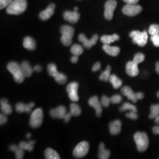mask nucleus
<instances>
[{"label":"nucleus","mask_w":159,"mask_h":159,"mask_svg":"<svg viewBox=\"0 0 159 159\" xmlns=\"http://www.w3.org/2000/svg\"><path fill=\"white\" fill-rule=\"evenodd\" d=\"M117 7L116 0H108L104 7V17L107 20H111L113 17V12Z\"/></svg>","instance_id":"obj_9"},{"label":"nucleus","mask_w":159,"mask_h":159,"mask_svg":"<svg viewBox=\"0 0 159 159\" xmlns=\"http://www.w3.org/2000/svg\"><path fill=\"white\" fill-rule=\"evenodd\" d=\"M1 110L2 113L6 115H10L12 112L11 106L8 102V100L6 98H2L0 102Z\"/></svg>","instance_id":"obj_22"},{"label":"nucleus","mask_w":159,"mask_h":159,"mask_svg":"<svg viewBox=\"0 0 159 159\" xmlns=\"http://www.w3.org/2000/svg\"><path fill=\"white\" fill-rule=\"evenodd\" d=\"M64 19L69 23L75 24L79 21L80 14L77 11H66L63 14Z\"/></svg>","instance_id":"obj_16"},{"label":"nucleus","mask_w":159,"mask_h":159,"mask_svg":"<svg viewBox=\"0 0 159 159\" xmlns=\"http://www.w3.org/2000/svg\"><path fill=\"white\" fill-rule=\"evenodd\" d=\"M78 60H79V56H77L73 55V56L71 58V62L72 63L75 64L78 61Z\"/></svg>","instance_id":"obj_49"},{"label":"nucleus","mask_w":159,"mask_h":159,"mask_svg":"<svg viewBox=\"0 0 159 159\" xmlns=\"http://www.w3.org/2000/svg\"><path fill=\"white\" fill-rule=\"evenodd\" d=\"M8 70L12 74L14 79L17 83H21L24 80V75L23 74L21 66L17 62L12 61L7 65Z\"/></svg>","instance_id":"obj_3"},{"label":"nucleus","mask_w":159,"mask_h":159,"mask_svg":"<svg viewBox=\"0 0 159 159\" xmlns=\"http://www.w3.org/2000/svg\"><path fill=\"white\" fill-rule=\"evenodd\" d=\"M10 150L14 152L16 154V158L17 159H23V156H24V151L23 149H21V148H19V146H17L15 144H12L10 146Z\"/></svg>","instance_id":"obj_27"},{"label":"nucleus","mask_w":159,"mask_h":159,"mask_svg":"<svg viewBox=\"0 0 159 159\" xmlns=\"http://www.w3.org/2000/svg\"><path fill=\"white\" fill-rule=\"evenodd\" d=\"M89 104L94 108L97 116L100 117L102 113V104L101 102L99 101L98 97L96 96L91 97L89 100Z\"/></svg>","instance_id":"obj_12"},{"label":"nucleus","mask_w":159,"mask_h":159,"mask_svg":"<svg viewBox=\"0 0 159 159\" xmlns=\"http://www.w3.org/2000/svg\"><path fill=\"white\" fill-rule=\"evenodd\" d=\"M66 113V108L63 106H60L57 107V108L52 109L50 112L52 118L59 119H64Z\"/></svg>","instance_id":"obj_13"},{"label":"nucleus","mask_w":159,"mask_h":159,"mask_svg":"<svg viewBox=\"0 0 159 159\" xmlns=\"http://www.w3.org/2000/svg\"><path fill=\"white\" fill-rule=\"evenodd\" d=\"M71 117H72V116L70 114V113H66V116H65V117H64V121H65L66 123H67V122H68V121H70V120Z\"/></svg>","instance_id":"obj_47"},{"label":"nucleus","mask_w":159,"mask_h":159,"mask_svg":"<svg viewBox=\"0 0 159 159\" xmlns=\"http://www.w3.org/2000/svg\"><path fill=\"white\" fill-rule=\"evenodd\" d=\"M72 116H79L81 113V109L79 105L72 103L70 106V112Z\"/></svg>","instance_id":"obj_29"},{"label":"nucleus","mask_w":159,"mask_h":159,"mask_svg":"<svg viewBox=\"0 0 159 159\" xmlns=\"http://www.w3.org/2000/svg\"><path fill=\"white\" fill-rule=\"evenodd\" d=\"M78 10H79V8H78V7H75V8H74V11H77Z\"/></svg>","instance_id":"obj_55"},{"label":"nucleus","mask_w":159,"mask_h":159,"mask_svg":"<svg viewBox=\"0 0 159 159\" xmlns=\"http://www.w3.org/2000/svg\"><path fill=\"white\" fill-rule=\"evenodd\" d=\"M110 83L112 84L114 89H117L122 85V81L119 79L116 75L112 74L110 75V77L108 80Z\"/></svg>","instance_id":"obj_28"},{"label":"nucleus","mask_w":159,"mask_h":159,"mask_svg":"<svg viewBox=\"0 0 159 159\" xmlns=\"http://www.w3.org/2000/svg\"><path fill=\"white\" fill-rule=\"evenodd\" d=\"M13 0H0V8L1 10L9 6Z\"/></svg>","instance_id":"obj_42"},{"label":"nucleus","mask_w":159,"mask_h":159,"mask_svg":"<svg viewBox=\"0 0 159 159\" xmlns=\"http://www.w3.org/2000/svg\"><path fill=\"white\" fill-rule=\"evenodd\" d=\"M134 140L139 152H143L147 150L149 144V140L146 133L137 132L134 135Z\"/></svg>","instance_id":"obj_2"},{"label":"nucleus","mask_w":159,"mask_h":159,"mask_svg":"<svg viewBox=\"0 0 159 159\" xmlns=\"http://www.w3.org/2000/svg\"><path fill=\"white\" fill-rule=\"evenodd\" d=\"M119 39L120 37L117 34H114L111 35H103L100 40L104 44H110Z\"/></svg>","instance_id":"obj_25"},{"label":"nucleus","mask_w":159,"mask_h":159,"mask_svg":"<svg viewBox=\"0 0 159 159\" xmlns=\"http://www.w3.org/2000/svg\"><path fill=\"white\" fill-rule=\"evenodd\" d=\"M129 35L132 38L134 44H136L140 47H144L147 44L148 34L146 31L143 32H140V31H133Z\"/></svg>","instance_id":"obj_5"},{"label":"nucleus","mask_w":159,"mask_h":159,"mask_svg":"<svg viewBox=\"0 0 159 159\" xmlns=\"http://www.w3.org/2000/svg\"><path fill=\"white\" fill-rule=\"evenodd\" d=\"M70 51L74 56H79L80 55H81L83 52V48L79 44H75L71 47Z\"/></svg>","instance_id":"obj_32"},{"label":"nucleus","mask_w":159,"mask_h":159,"mask_svg":"<svg viewBox=\"0 0 159 159\" xmlns=\"http://www.w3.org/2000/svg\"><path fill=\"white\" fill-rule=\"evenodd\" d=\"M136 97L138 100H141L143 99V97H144V94L143 93L141 92H139V93H136Z\"/></svg>","instance_id":"obj_51"},{"label":"nucleus","mask_w":159,"mask_h":159,"mask_svg":"<svg viewBox=\"0 0 159 159\" xmlns=\"http://www.w3.org/2000/svg\"><path fill=\"white\" fill-rule=\"evenodd\" d=\"M121 93L127 97L129 100H131L132 102H136L138 100L136 97V93H134L132 89L129 86L123 87L121 90Z\"/></svg>","instance_id":"obj_18"},{"label":"nucleus","mask_w":159,"mask_h":159,"mask_svg":"<svg viewBox=\"0 0 159 159\" xmlns=\"http://www.w3.org/2000/svg\"><path fill=\"white\" fill-rule=\"evenodd\" d=\"M34 70L36 72H41L42 71V67L40 66V65H37L34 67Z\"/></svg>","instance_id":"obj_50"},{"label":"nucleus","mask_w":159,"mask_h":159,"mask_svg":"<svg viewBox=\"0 0 159 159\" xmlns=\"http://www.w3.org/2000/svg\"><path fill=\"white\" fill-rule=\"evenodd\" d=\"M152 131L154 134H159V125L153 127L152 129Z\"/></svg>","instance_id":"obj_48"},{"label":"nucleus","mask_w":159,"mask_h":159,"mask_svg":"<svg viewBox=\"0 0 159 159\" xmlns=\"http://www.w3.org/2000/svg\"><path fill=\"white\" fill-rule=\"evenodd\" d=\"M125 116L129 119L134 120H136L138 118V116L136 112H134V111H130L129 113L125 114Z\"/></svg>","instance_id":"obj_43"},{"label":"nucleus","mask_w":159,"mask_h":159,"mask_svg":"<svg viewBox=\"0 0 159 159\" xmlns=\"http://www.w3.org/2000/svg\"><path fill=\"white\" fill-rule=\"evenodd\" d=\"M148 33L151 35L159 34V25L157 24H152L148 29Z\"/></svg>","instance_id":"obj_37"},{"label":"nucleus","mask_w":159,"mask_h":159,"mask_svg":"<svg viewBox=\"0 0 159 159\" xmlns=\"http://www.w3.org/2000/svg\"><path fill=\"white\" fill-rule=\"evenodd\" d=\"M55 80L57 81L58 83L60 84H64L67 82V76L65 74L61 73H58L54 77Z\"/></svg>","instance_id":"obj_35"},{"label":"nucleus","mask_w":159,"mask_h":159,"mask_svg":"<svg viewBox=\"0 0 159 159\" xmlns=\"http://www.w3.org/2000/svg\"><path fill=\"white\" fill-rule=\"evenodd\" d=\"M89 150V144L87 142H81L79 143L74 148L73 150V156L74 157L80 159L83 158L87 155Z\"/></svg>","instance_id":"obj_7"},{"label":"nucleus","mask_w":159,"mask_h":159,"mask_svg":"<svg viewBox=\"0 0 159 159\" xmlns=\"http://www.w3.org/2000/svg\"><path fill=\"white\" fill-rule=\"evenodd\" d=\"M27 7V0H14L7 7L6 11L9 14L19 15L25 11Z\"/></svg>","instance_id":"obj_1"},{"label":"nucleus","mask_w":159,"mask_h":159,"mask_svg":"<svg viewBox=\"0 0 159 159\" xmlns=\"http://www.w3.org/2000/svg\"><path fill=\"white\" fill-rule=\"evenodd\" d=\"M43 111L41 108L35 109L31 114L30 125L33 129L39 128L43 123Z\"/></svg>","instance_id":"obj_6"},{"label":"nucleus","mask_w":159,"mask_h":159,"mask_svg":"<svg viewBox=\"0 0 159 159\" xmlns=\"http://www.w3.org/2000/svg\"><path fill=\"white\" fill-rule=\"evenodd\" d=\"M61 41L64 46H69L72 43V38L74 34V29L69 25H63L60 29Z\"/></svg>","instance_id":"obj_4"},{"label":"nucleus","mask_w":159,"mask_h":159,"mask_svg":"<svg viewBox=\"0 0 159 159\" xmlns=\"http://www.w3.org/2000/svg\"><path fill=\"white\" fill-rule=\"evenodd\" d=\"M47 71L48 74L51 77H55V75L58 73L57 71V66L56 64L51 63L48 65Z\"/></svg>","instance_id":"obj_36"},{"label":"nucleus","mask_w":159,"mask_h":159,"mask_svg":"<svg viewBox=\"0 0 159 159\" xmlns=\"http://www.w3.org/2000/svg\"><path fill=\"white\" fill-rule=\"evenodd\" d=\"M110 156V152L106 149L103 143H101L99 145V149L98 153V157L100 159H107Z\"/></svg>","instance_id":"obj_23"},{"label":"nucleus","mask_w":159,"mask_h":159,"mask_svg":"<svg viewBox=\"0 0 159 159\" xmlns=\"http://www.w3.org/2000/svg\"><path fill=\"white\" fill-rule=\"evenodd\" d=\"M156 71L157 74H159V61L156 64Z\"/></svg>","instance_id":"obj_52"},{"label":"nucleus","mask_w":159,"mask_h":159,"mask_svg":"<svg viewBox=\"0 0 159 159\" xmlns=\"http://www.w3.org/2000/svg\"><path fill=\"white\" fill-rule=\"evenodd\" d=\"M31 134L30 133H28V134H27V137L28 139H30V138L31 137Z\"/></svg>","instance_id":"obj_54"},{"label":"nucleus","mask_w":159,"mask_h":159,"mask_svg":"<svg viewBox=\"0 0 159 159\" xmlns=\"http://www.w3.org/2000/svg\"><path fill=\"white\" fill-rule=\"evenodd\" d=\"M98 39V36L97 34L94 35L90 40H88L84 34H80L79 36V40L83 44V46L86 48H90L93 46H94L96 44Z\"/></svg>","instance_id":"obj_11"},{"label":"nucleus","mask_w":159,"mask_h":159,"mask_svg":"<svg viewBox=\"0 0 159 159\" xmlns=\"http://www.w3.org/2000/svg\"><path fill=\"white\" fill-rule=\"evenodd\" d=\"M126 110H129L130 111H134L136 113L137 111L136 107L134 105H133L129 102H125L120 108V111H125Z\"/></svg>","instance_id":"obj_31"},{"label":"nucleus","mask_w":159,"mask_h":159,"mask_svg":"<svg viewBox=\"0 0 159 159\" xmlns=\"http://www.w3.org/2000/svg\"><path fill=\"white\" fill-rule=\"evenodd\" d=\"M7 115L4 114H1L0 115V125H3L6 124L7 121V117L6 116Z\"/></svg>","instance_id":"obj_44"},{"label":"nucleus","mask_w":159,"mask_h":159,"mask_svg":"<svg viewBox=\"0 0 159 159\" xmlns=\"http://www.w3.org/2000/svg\"><path fill=\"white\" fill-rule=\"evenodd\" d=\"M121 122L119 120H116L109 125V130L111 135L119 134L121 130Z\"/></svg>","instance_id":"obj_19"},{"label":"nucleus","mask_w":159,"mask_h":159,"mask_svg":"<svg viewBox=\"0 0 159 159\" xmlns=\"http://www.w3.org/2000/svg\"><path fill=\"white\" fill-rule=\"evenodd\" d=\"M151 113L149 114V118L150 119H155L159 115V104L152 105L150 107Z\"/></svg>","instance_id":"obj_33"},{"label":"nucleus","mask_w":159,"mask_h":159,"mask_svg":"<svg viewBox=\"0 0 159 159\" xmlns=\"http://www.w3.org/2000/svg\"><path fill=\"white\" fill-rule=\"evenodd\" d=\"M35 106L34 102H30L27 104H24L22 102H18L16 105V110L18 113H23L25 112L27 113H30L31 112L32 108Z\"/></svg>","instance_id":"obj_14"},{"label":"nucleus","mask_w":159,"mask_h":159,"mask_svg":"<svg viewBox=\"0 0 159 159\" xmlns=\"http://www.w3.org/2000/svg\"><path fill=\"white\" fill-rule=\"evenodd\" d=\"M111 67L110 66H108L107 68L106 69L105 71H104L102 73L100 76V80L102 81H107L109 80V79L110 77V72H111Z\"/></svg>","instance_id":"obj_34"},{"label":"nucleus","mask_w":159,"mask_h":159,"mask_svg":"<svg viewBox=\"0 0 159 159\" xmlns=\"http://www.w3.org/2000/svg\"><path fill=\"white\" fill-rule=\"evenodd\" d=\"M157 97L159 98V91H158L157 93Z\"/></svg>","instance_id":"obj_56"},{"label":"nucleus","mask_w":159,"mask_h":159,"mask_svg":"<svg viewBox=\"0 0 159 159\" xmlns=\"http://www.w3.org/2000/svg\"><path fill=\"white\" fill-rule=\"evenodd\" d=\"M21 70L23 72V74L25 77H30L34 71V68H33L30 63L27 61H24L23 63L20 64Z\"/></svg>","instance_id":"obj_20"},{"label":"nucleus","mask_w":159,"mask_h":159,"mask_svg":"<svg viewBox=\"0 0 159 159\" xmlns=\"http://www.w3.org/2000/svg\"><path fill=\"white\" fill-rule=\"evenodd\" d=\"M55 8V4H51L46 8L45 10L41 12L40 14V18L41 20L46 21L48 20L54 14Z\"/></svg>","instance_id":"obj_17"},{"label":"nucleus","mask_w":159,"mask_h":159,"mask_svg":"<svg viewBox=\"0 0 159 159\" xmlns=\"http://www.w3.org/2000/svg\"><path fill=\"white\" fill-rule=\"evenodd\" d=\"M144 59H145V56L142 53L139 52L134 56L133 58V61L139 64L140 63H142L143 61L144 60Z\"/></svg>","instance_id":"obj_38"},{"label":"nucleus","mask_w":159,"mask_h":159,"mask_svg":"<svg viewBox=\"0 0 159 159\" xmlns=\"http://www.w3.org/2000/svg\"><path fill=\"white\" fill-rule=\"evenodd\" d=\"M110 102H111L110 98H108V97L106 96H103L102 97L101 103H102V106H104L105 107H107L110 105Z\"/></svg>","instance_id":"obj_39"},{"label":"nucleus","mask_w":159,"mask_h":159,"mask_svg":"<svg viewBox=\"0 0 159 159\" xmlns=\"http://www.w3.org/2000/svg\"><path fill=\"white\" fill-rule=\"evenodd\" d=\"M102 49L107 54L113 57L118 56L120 51L119 47L110 46L109 44H104L102 46Z\"/></svg>","instance_id":"obj_21"},{"label":"nucleus","mask_w":159,"mask_h":159,"mask_svg":"<svg viewBox=\"0 0 159 159\" xmlns=\"http://www.w3.org/2000/svg\"><path fill=\"white\" fill-rule=\"evenodd\" d=\"M150 40L153 42V44L154 46L156 47H159V34L154 35H152Z\"/></svg>","instance_id":"obj_41"},{"label":"nucleus","mask_w":159,"mask_h":159,"mask_svg":"<svg viewBox=\"0 0 159 159\" xmlns=\"http://www.w3.org/2000/svg\"><path fill=\"white\" fill-rule=\"evenodd\" d=\"M45 158L47 159H60V157L56 151L51 148H47L45 151Z\"/></svg>","instance_id":"obj_26"},{"label":"nucleus","mask_w":159,"mask_h":159,"mask_svg":"<svg viewBox=\"0 0 159 159\" xmlns=\"http://www.w3.org/2000/svg\"><path fill=\"white\" fill-rule=\"evenodd\" d=\"M101 68V64L99 62H97L96 63H95L92 68V71L93 72H96L98 71Z\"/></svg>","instance_id":"obj_45"},{"label":"nucleus","mask_w":159,"mask_h":159,"mask_svg":"<svg viewBox=\"0 0 159 159\" xmlns=\"http://www.w3.org/2000/svg\"><path fill=\"white\" fill-rule=\"evenodd\" d=\"M110 100L113 104H119L122 101V97L120 95H114L110 98Z\"/></svg>","instance_id":"obj_40"},{"label":"nucleus","mask_w":159,"mask_h":159,"mask_svg":"<svg viewBox=\"0 0 159 159\" xmlns=\"http://www.w3.org/2000/svg\"><path fill=\"white\" fill-rule=\"evenodd\" d=\"M126 73L131 77H136L139 74L138 64L133 61H129L126 64L125 67Z\"/></svg>","instance_id":"obj_15"},{"label":"nucleus","mask_w":159,"mask_h":159,"mask_svg":"<svg viewBox=\"0 0 159 159\" xmlns=\"http://www.w3.org/2000/svg\"><path fill=\"white\" fill-rule=\"evenodd\" d=\"M23 46L27 50H34L36 48V43L33 38L26 37L23 41Z\"/></svg>","instance_id":"obj_24"},{"label":"nucleus","mask_w":159,"mask_h":159,"mask_svg":"<svg viewBox=\"0 0 159 159\" xmlns=\"http://www.w3.org/2000/svg\"><path fill=\"white\" fill-rule=\"evenodd\" d=\"M127 4H136L139 0H123Z\"/></svg>","instance_id":"obj_46"},{"label":"nucleus","mask_w":159,"mask_h":159,"mask_svg":"<svg viewBox=\"0 0 159 159\" xmlns=\"http://www.w3.org/2000/svg\"><path fill=\"white\" fill-rule=\"evenodd\" d=\"M154 121L156 123L159 124V115L154 119Z\"/></svg>","instance_id":"obj_53"},{"label":"nucleus","mask_w":159,"mask_h":159,"mask_svg":"<svg viewBox=\"0 0 159 159\" xmlns=\"http://www.w3.org/2000/svg\"><path fill=\"white\" fill-rule=\"evenodd\" d=\"M142 7L137 4H127L125 6L123 9V13L127 16H136L142 11Z\"/></svg>","instance_id":"obj_8"},{"label":"nucleus","mask_w":159,"mask_h":159,"mask_svg":"<svg viewBox=\"0 0 159 159\" xmlns=\"http://www.w3.org/2000/svg\"><path fill=\"white\" fill-rule=\"evenodd\" d=\"M35 144L34 141H30L29 142H22L20 143L18 145L19 148L23 149V150H27L29 152H32L34 148V145Z\"/></svg>","instance_id":"obj_30"},{"label":"nucleus","mask_w":159,"mask_h":159,"mask_svg":"<svg viewBox=\"0 0 159 159\" xmlns=\"http://www.w3.org/2000/svg\"><path fill=\"white\" fill-rule=\"evenodd\" d=\"M78 89L79 84L77 82L70 83L67 87V92L68 93V97L72 102H78L79 97L78 96Z\"/></svg>","instance_id":"obj_10"}]
</instances>
